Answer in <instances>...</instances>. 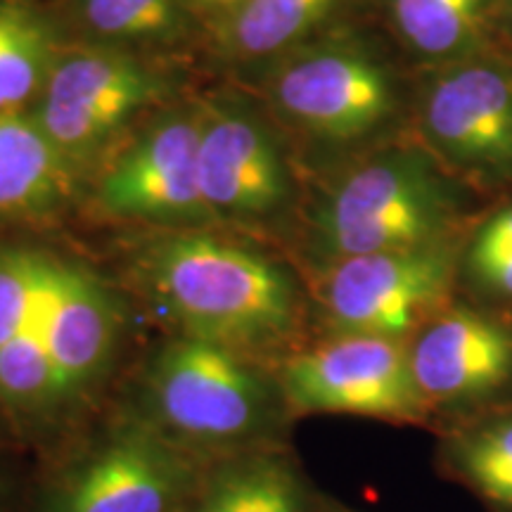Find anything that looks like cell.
<instances>
[{
    "label": "cell",
    "instance_id": "9a60e30c",
    "mask_svg": "<svg viewBox=\"0 0 512 512\" xmlns=\"http://www.w3.org/2000/svg\"><path fill=\"white\" fill-rule=\"evenodd\" d=\"M81 174L43 133L31 112L0 117V223L55 221L72 207Z\"/></svg>",
    "mask_w": 512,
    "mask_h": 512
},
{
    "label": "cell",
    "instance_id": "7a4b0ae2",
    "mask_svg": "<svg viewBox=\"0 0 512 512\" xmlns=\"http://www.w3.org/2000/svg\"><path fill=\"white\" fill-rule=\"evenodd\" d=\"M121 403L204 458L285 444L294 422L278 363L183 335H166L138 363Z\"/></svg>",
    "mask_w": 512,
    "mask_h": 512
},
{
    "label": "cell",
    "instance_id": "4fadbf2b",
    "mask_svg": "<svg viewBox=\"0 0 512 512\" xmlns=\"http://www.w3.org/2000/svg\"><path fill=\"white\" fill-rule=\"evenodd\" d=\"M200 181L216 223H261L290 200V174L271 131L235 105L200 107Z\"/></svg>",
    "mask_w": 512,
    "mask_h": 512
},
{
    "label": "cell",
    "instance_id": "7c38bea8",
    "mask_svg": "<svg viewBox=\"0 0 512 512\" xmlns=\"http://www.w3.org/2000/svg\"><path fill=\"white\" fill-rule=\"evenodd\" d=\"M406 347L437 420L512 401V323L501 313L448 304Z\"/></svg>",
    "mask_w": 512,
    "mask_h": 512
},
{
    "label": "cell",
    "instance_id": "9c48e42d",
    "mask_svg": "<svg viewBox=\"0 0 512 512\" xmlns=\"http://www.w3.org/2000/svg\"><path fill=\"white\" fill-rule=\"evenodd\" d=\"M93 207L155 230L219 226L200 181V110L166 114L114 155L95 178Z\"/></svg>",
    "mask_w": 512,
    "mask_h": 512
},
{
    "label": "cell",
    "instance_id": "5bb4252c",
    "mask_svg": "<svg viewBox=\"0 0 512 512\" xmlns=\"http://www.w3.org/2000/svg\"><path fill=\"white\" fill-rule=\"evenodd\" d=\"M183 512H320L287 444L209 458Z\"/></svg>",
    "mask_w": 512,
    "mask_h": 512
},
{
    "label": "cell",
    "instance_id": "44dd1931",
    "mask_svg": "<svg viewBox=\"0 0 512 512\" xmlns=\"http://www.w3.org/2000/svg\"><path fill=\"white\" fill-rule=\"evenodd\" d=\"M50 249L0 242V349L29 325L46 285Z\"/></svg>",
    "mask_w": 512,
    "mask_h": 512
},
{
    "label": "cell",
    "instance_id": "7402d4cb",
    "mask_svg": "<svg viewBox=\"0 0 512 512\" xmlns=\"http://www.w3.org/2000/svg\"><path fill=\"white\" fill-rule=\"evenodd\" d=\"M460 275L494 302H512V204L494 211L463 242Z\"/></svg>",
    "mask_w": 512,
    "mask_h": 512
},
{
    "label": "cell",
    "instance_id": "484cf974",
    "mask_svg": "<svg viewBox=\"0 0 512 512\" xmlns=\"http://www.w3.org/2000/svg\"><path fill=\"white\" fill-rule=\"evenodd\" d=\"M508 8H510V15H512V0H508Z\"/></svg>",
    "mask_w": 512,
    "mask_h": 512
},
{
    "label": "cell",
    "instance_id": "8fae6325",
    "mask_svg": "<svg viewBox=\"0 0 512 512\" xmlns=\"http://www.w3.org/2000/svg\"><path fill=\"white\" fill-rule=\"evenodd\" d=\"M420 124L439 164L475 183L512 181V67L489 55L439 67Z\"/></svg>",
    "mask_w": 512,
    "mask_h": 512
},
{
    "label": "cell",
    "instance_id": "5b68a950",
    "mask_svg": "<svg viewBox=\"0 0 512 512\" xmlns=\"http://www.w3.org/2000/svg\"><path fill=\"white\" fill-rule=\"evenodd\" d=\"M463 238L351 256L316 268L313 304L320 335H368L408 342L453 304Z\"/></svg>",
    "mask_w": 512,
    "mask_h": 512
},
{
    "label": "cell",
    "instance_id": "603a6c76",
    "mask_svg": "<svg viewBox=\"0 0 512 512\" xmlns=\"http://www.w3.org/2000/svg\"><path fill=\"white\" fill-rule=\"evenodd\" d=\"M192 8H204V10H214V12H228L230 8L240 3V0H188Z\"/></svg>",
    "mask_w": 512,
    "mask_h": 512
},
{
    "label": "cell",
    "instance_id": "cb8c5ba5",
    "mask_svg": "<svg viewBox=\"0 0 512 512\" xmlns=\"http://www.w3.org/2000/svg\"><path fill=\"white\" fill-rule=\"evenodd\" d=\"M320 512H361L356 508H349V505L335 501V498L320 496Z\"/></svg>",
    "mask_w": 512,
    "mask_h": 512
},
{
    "label": "cell",
    "instance_id": "30bf717a",
    "mask_svg": "<svg viewBox=\"0 0 512 512\" xmlns=\"http://www.w3.org/2000/svg\"><path fill=\"white\" fill-rule=\"evenodd\" d=\"M46 328L64 422L74 437L98 413L121 366L124 302L91 266L53 254Z\"/></svg>",
    "mask_w": 512,
    "mask_h": 512
},
{
    "label": "cell",
    "instance_id": "ac0fdd59",
    "mask_svg": "<svg viewBox=\"0 0 512 512\" xmlns=\"http://www.w3.org/2000/svg\"><path fill=\"white\" fill-rule=\"evenodd\" d=\"M62 48L34 0H0V117L34 107Z\"/></svg>",
    "mask_w": 512,
    "mask_h": 512
},
{
    "label": "cell",
    "instance_id": "d6986e66",
    "mask_svg": "<svg viewBox=\"0 0 512 512\" xmlns=\"http://www.w3.org/2000/svg\"><path fill=\"white\" fill-rule=\"evenodd\" d=\"M494 3L496 0H384L401 41L437 67L482 53Z\"/></svg>",
    "mask_w": 512,
    "mask_h": 512
},
{
    "label": "cell",
    "instance_id": "ba28073f",
    "mask_svg": "<svg viewBox=\"0 0 512 512\" xmlns=\"http://www.w3.org/2000/svg\"><path fill=\"white\" fill-rule=\"evenodd\" d=\"M268 95L290 124L328 143L370 136L399 105L392 69L356 41L304 43L283 55Z\"/></svg>",
    "mask_w": 512,
    "mask_h": 512
},
{
    "label": "cell",
    "instance_id": "d4e9b609",
    "mask_svg": "<svg viewBox=\"0 0 512 512\" xmlns=\"http://www.w3.org/2000/svg\"><path fill=\"white\" fill-rule=\"evenodd\" d=\"M5 498H8V482H5L3 456H0V512H5Z\"/></svg>",
    "mask_w": 512,
    "mask_h": 512
},
{
    "label": "cell",
    "instance_id": "e0dca14e",
    "mask_svg": "<svg viewBox=\"0 0 512 512\" xmlns=\"http://www.w3.org/2000/svg\"><path fill=\"white\" fill-rule=\"evenodd\" d=\"M344 0H240L221 15L216 43L238 62L278 60L309 41Z\"/></svg>",
    "mask_w": 512,
    "mask_h": 512
},
{
    "label": "cell",
    "instance_id": "2e32d148",
    "mask_svg": "<svg viewBox=\"0 0 512 512\" xmlns=\"http://www.w3.org/2000/svg\"><path fill=\"white\" fill-rule=\"evenodd\" d=\"M439 470L494 512H512V401L444 420Z\"/></svg>",
    "mask_w": 512,
    "mask_h": 512
},
{
    "label": "cell",
    "instance_id": "ffe728a7",
    "mask_svg": "<svg viewBox=\"0 0 512 512\" xmlns=\"http://www.w3.org/2000/svg\"><path fill=\"white\" fill-rule=\"evenodd\" d=\"M188 0H74L81 27L105 46L136 50L181 43L192 29Z\"/></svg>",
    "mask_w": 512,
    "mask_h": 512
},
{
    "label": "cell",
    "instance_id": "52a82bcc",
    "mask_svg": "<svg viewBox=\"0 0 512 512\" xmlns=\"http://www.w3.org/2000/svg\"><path fill=\"white\" fill-rule=\"evenodd\" d=\"M169 95V81L133 50L62 48L31 114L79 174L138 114Z\"/></svg>",
    "mask_w": 512,
    "mask_h": 512
},
{
    "label": "cell",
    "instance_id": "277c9868",
    "mask_svg": "<svg viewBox=\"0 0 512 512\" xmlns=\"http://www.w3.org/2000/svg\"><path fill=\"white\" fill-rule=\"evenodd\" d=\"M207 460L119 403L57 460L36 512H183Z\"/></svg>",
    "mask_w": 512,
    "mask_h": 512
},
{
    "label": "cell",
    "instance_id": "8992f818",
    "mask_svg": "<svg viewBox=\"0 0 512 512\" xmlns=\"http://www.w3.org/2000/svg\"><path fill=\"white\" fill-rule=\"evenodd\" d=\"M292 420L349 415L389 425L437 422L415 382L406 342L368 335H320L278 361Z\"/></svg>",
    "mask_w": 512,
    "mask_h": 512
},
{
    "label": "cell",
    "instance_id": "3957f363",
    "mask_svg": "<svg viewBox=\"0 0 512 512\" xmlns=\"http://www.w3.org/2000/svg\"><path fill=\"white\" fill-rule=\"evenodd\" d=\"M465 197L420 150L373 157L342 176L311 209L306 249L313 268L351 256L432 245L460 235Z\"/></svg>",
    "mask_w": 512,
    "mask_h": 512
},
{
    "label": "cell",
    "instance_id": "6da1fadb",
    "mask_svg": "<svg viewBox=\"0 0 512 512\" xmlns=\"http://www.w3.org/2000/svg\"><path fill=\"white\" fill-rule=\"evenodd\" d=\"M131 278L166 335L273 363L304 344V297L290 268L214 228L155 230L133 249Z\"/></svg>",
    "mask_w": 512,
    "mask_h": 512
}]
</instances>
